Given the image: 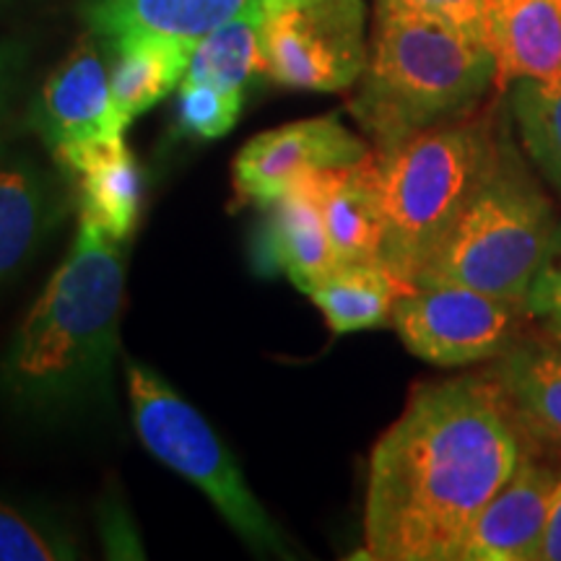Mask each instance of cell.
I'll use <instances>...</instances> for the list:
<instances>
[{"label":"cell","instance_id":"obj_27","mask_svg":"<svg viewBox=\"0 0 561 561\" xmlns=\"http://www.w3.org/2000/svg\"><path fill=\"white\" fill-rule=\"evenodd\" d=\"M541 561H561V479L553 489L549 523H546Z\"/></svg>","mask_w":561,"mask_h":561},{"label":"cell","instance_id":"obj_17","mask_svg":"<svg viewBox=\"0 0 561 561\" xmlns=\"http://www.w3.org/2000/svg\"><path fill=\"white\" fill-rule=\"evenodd\" d=\"M263 0H87L91 34L102 39L130 34L198 42L227 21L257 9Z\"/></svg>","mask_w":561,"mask_h":561},{"label":"cell","instance_id":"obj_25","mask_svg":"<svg viewBox=\"0 0 561 561\" xmlns=\"http://www.w3.org/2000/svg\"><path fill=\"white\" fill-rule=\"evenodd\" d=\"M525 310H528L530 318L541 320L551 318V314H561V221H557V229H553L541 271L533 278Z\"/></svg>","mask_w":561,"mask_h":561},{"label":"cell","instance_id":"obj_19","mask_svg":"<svg viewBox=\"0 0 561 561\" xmlns=\"http://www.w3.org/2000/svg\"><path fill=\"white\" fill-rule=\"evenodd\" d=\"M416 289L385 263H346L307 286L305 294L333 333H356L392 322L398 301Z\"/></svg>","mask_w":561,"mask_h":561},{"label":"cell","instance_id":"obj_15","mask_svg":"<svg viewBox=\"0 0 561 561\" xmlns=\"http://www.w3.org/2000/svg\"><path fill=\"white\" fill-rule=\"evenodd\" d=\"M261 208L263 221L255 237L257 271L268 276L284 273L299 291H305L339 268L341 261L305 182H297L289 193L263 203Z\"/></svg>","mask_w":561,"mask_h":561},{"label":"cell","instance_id":"obj_13","mask_svg":"<svg viewBox=\"0 0 561 561\" xmlns=\"http://www.w3.org/2000/svg\"><path fill=\"white\" fill-rule=\"evenodd\" d=\"M483 45L494 58V87L561 81V0H489Z\"/></svg>","mask_w":561,"mask_h":561},{"label":"cell","instance_id":"obj_23","mask_svg":"<svg viewBox=\"0 0 561 561\" xmlns=\"http://www.w3.org/2000/svg\"><path fill=\"white\" fill-rule=\"evenodd\" d=\"M79 543L47 517L0 502V561H70Z\"/></svg>","mask_w":561,"mask_h":561},{"label":"cell","instance_id":"obj_1","mask_svg":"<svg viewBox=\"0 0 561 561\" xmlns=\"http://www.w3.org/2000/svg\"><path fill=\"white\" fill-rule=\"evenodd\" d=\"M525 458L500 385L419 388L369 455L367 561H453L476 515Z\"/></svg>","mask_w":561,"mask_h":561},{"label":"cell","instance_id":"obj_21","mask_svg":"<svg viewBox=\"0 0 561 561\" xmlns=\"http://www.w3.org/2000/svg\"><path fill=\"white\" fill-rule=\"evenodd\" d=\"M261 21L263 3L206 34L195 45L185 79L244 94L257 76H265Z\"/></svg>","mask_w":561,"mask_h":561},{"label":"cell","instance_id":"obj_9","mask_svg":"<svg viewBox=\"0 0 561 561\" xmlns=\"http://www.w3.org/2000/svg\"><path fill=\"white\" fill-rule=\"evenodd\" d=\"M367 153L369 146L339 115L280 125L248 140L237 153L231 167L234 193L244 203L263 206L289 193L307 174L356 164Z\"/></svg>","mask_w":561,"mask_h":561},{"label":"cell","instance_id":"obj_2","mask_svg":"<svg viewBox=\"0 0 561 561\" xmlns=\"http://www.w3.org/2000/svg\"><path fill=\"white\" fill-rule=\"evenodd\" d=\"M123 299V244L81 224L13 333L0 390L26 409H58L102 390L117 354Z\"/></svg>","mask_w":561,"mask_h":561},{"label":"cell","instance_id":"obj_10","mask_svg":"<svg viewBox=\"0 0 561 561\" xmlns=\"http://www.w3.org/2000/svg\"><path fill=\"white\" fill-rule=\"evenodd\" d=\"M32 125L50 153L100 138H123L110 87V62L94 34L62 58L32 104Z\"/></svg>","mask_w":561,"mask_h":561},{"label":"cell","instance_id":"obj_14","mask_svg":"<svg viewBox=\"0 0 561 561\" xmlns=\"http://www.w3.org/2000/svg\"><path fill=\"white\" fill-rule=\"evenodd\" d=\"M299 182L314 195L341 265L382 263L385 219L375 151L356 164L318 170Z\"/></svg>","mask_w":561,"mask_h":561},{"label":"cell","instance_id":"obj_22","mask_svg":"<svg viewBox=\"0 0 561 561\" xmlns=\"http://www.w3.org/2000/svg\"><path fill=\"white\" fill-rule=\"evenodd\" d=\"M507 102L523 151L561 195V81H515Z\"/></svg>","mask_w":561,"mask_h":561},{"label":"cell","instance_id":"obj_18","mask_svg":"<svg viewBox=\"0 0 561 561\" xmlns=\"http://www.w3.org/2000/svg\"><path fill=\"white\" fill-rule=\"evenodd\" d=\"M107 47L112 102L125 128L180 87L195 50L193 42L161 34L107 39Z\"/></svg>","mask_w":561,"mask_h":561},{"label":"cell","instance_id":"obj_20","mask_svg":"<svg viewBox=\"0 0 561 561\" xmlns=\"http://www.w3.org/2000/svg\"><path fill=\"white\" fill-rule=\"evenodd\" d=\"M491 380L500 385L512 419L533 437L561 447V343H515L500 356Z\"/></svg>","mask_w":561,"mask_h":561},{"label":"cell","instance_id":"obj_6","mask_svg":"<svg viewBox=\"0 0 561 561\" xmlns=\"http://www.w3.org/2000/svg\"><path fill=\"white\" fill-rule=\"evenodd\" d=\"M130 416L140 442L159 462L193 483L252 549L289 557L271 515L252 494L242 468L214 426L157 371L128 362Z\"/></svg>","mask_w":561,"mask_h":561},{"label":"cell","instance_id":"obj_29","mask_svg":"<svg viewBox=\"0 0 561 561\" xmlns=\"http://www.w3.org/2000/svg\"><path fill=\"white\" fill-rule=\"evenodd\" d=\"M543 331H546V335H549V341L561 343V314L543 318Z\"/></svg>","mask_w":561,"mask_h":561},{"label":"cell","instance_id":"obj_24","mask_svg":"<svg viewBox=\"0 0 561 561\" xmlns=\"http://www.w3.org/2000/svg\"><path fill=\"white\" fill-rule=\"evenodd\" d=\"M242 104L244 94H237V91L182 79L178 104H174V123H178L180 136L214 140L234 128Z\"/></svg>","mask_w":561,"mask_h":561},{"label":"cell","instance_id":"obj_12","mask_svg":"<svg viewBox=\"0 0 561 561\" xmlns=\"http://www.w3.org/2000/svg\"><path fill=\"white\" fill-rule=\"evenodd\" d=\"M73 182L79 219L112 242L125 244L136 231L144 201V174L123 138H100L53 153Z\"/></svg>","mask_w":561,"mask_h":561},{"label":"cell","instance_id":"obj_4","mask_svg":"<svg viewBox=\"0 0 561 561\" xmlns=\"http://www.w3.org/2000/svg\"><path fill=\"white\" fill-rule=\"evenodd\" d=\"M502 146L486 121L458 117L375 151L382 263L413 280L494 170Z\"/></svg>","mask_w":561,"mask_h":561},{"label":"cell","instance_id":"obj_8","mask_svg":"<svg viewBox=\"0 0 561 561\" xmlns=\"http://www.w3.org/2000/svg\"><path fill=\"white\" fill-rule=\"evenodd\" d=\"M520 301L466 286H416L398 301L390 325L405 348L437 367H462L502 356L520 333Z\"/></svg>","mask_w":561,"mask_h":561},{"label":"cell","instance_id":"obj_26","mask_svg":"<svg viewBox=\"0 0 561 561\" xmlns=\"http://www.w3.org/2000/svg\"><path fill=\"white\" fill-rule=\"evenodd\" d=\"M390 3L405 5V9L430 13L434 19L447 21L455 30L466 32L468 37L483 42V26H486V3L489 0H390Z\"/></svg>","mask_w":561,"mask_h":561},{"label":"cell","instance_id":"obj_5","mask_svg":"<svg viewBox=\"0 0 561 561\" xmlns=\"http://www.w3.org/2000/svg\"><path fill=\"white\" fill-rule=\"evenodd\" d=\"M557 216L510 144L494 170L413 278L416 286H466L491 297L528 299L549 252Z\"/></svg>","mask_w":561,"mask_h":561},{"label":"cell","instance_id":"obj_7","mask_svg":"<svg viewBox=\"0 0 561 561\" xmlns=\"http://www.w3.org/2000/svg\"><path fill=\"white\" fill-rule=\"evenodd\" d=\"M362 0H263L265 76L297 91H343L367 66Z\"/></svg>","mask_w":561,"mask_h":561},{"label":"cell","instance_id":"obj_28","mask_svg":"<svg viewBox=\"0 0 561 561\" xmlns=\"http://www.w3.org/2000/svg\"><path fill=\"white\" fill-rule=\"evenodd\" d=\"M16 70H19V47L9 45V42H0V117H3L5 112V102H9Z\"/></svg>","mask_w":561,"mask_h":561},{"label":"cell","instance_id":"obj_3","mask_svg":"<svg viewBox=\"0 0 561 561\" xmlns=\"http://www.w3.org/2000/svg\"><path fill=\"white\" fill-rule=\"evenodd\" d=\"M351 112L377 149L432 125L458 121L494 83L481 39L447 21L377 0L375 37Z\"/></svg>","mask_w":561,"mask_h":561},{"label":"cell","instance_id":"obj_11","mask_svg":"<svg viewBox=\"0 0 561 561\" xmlns=\"http://www.w3.org/2000/svg\"><path fill=\"white\" fill-rule=\"evenodd\" d=\"M561 476L523 458L476 515L453 561H541L551 496Z\"/></svg>","mask_w":561,"mask_h":561},{"label":"cell","instance_id":"obj_16","mask_svg":"<svg viewBox=\"0 0 561 561\" xmlns=\"http://www.w3.org/2000/svg\"><path fill=\"white\" fill-rule=\"evenodd\" d=\"M58 219L47 174L24 153L0 149V286L32 263Z\"/></svg>","mask_w":561,"mask_h":561}]
</instances>
